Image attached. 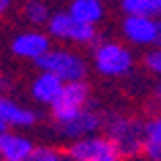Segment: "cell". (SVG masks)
I'll return each mask as SVG.
<instances>
[{"instance_id": "6da1fadb", "label": "cell", "mask_w": 161, "mask_h": 161, "mask_svg": "<svg viewBox=\"0 0 161 161\" xmlns=\"http://www.w3.org/2000/svg\"><path fill=\"white\" fill-rule=\"evenodd\" d=\"M105 136L115 144L121 159H130L142 153L147 142L144 124L130 115H111L107 119V134Z\"/></svg>"}, {"instance_id": "7a4b0ae2", "label": "cell", "mask_w": 161, "mask_h": 161, "mask_svg": "<svg viewBox=\"0 0 161 161\" xmlns=\"http://www.w3.org/2000/svg\"><path fill=\"white\" fill-rule=\"evenodd\" d=\"M36 65L40 67L42 71L54 73L57 78H61L65 84L82 82V80H86V73H88L86 61L78 53L63 50V48H53L40 61H36Z\"/></svg>"}, {"instance_id": "3957f363", "label": "cell", "mask_w": 161, "mask_h": 161, "mask_svg": "<svg viewBox=\"0 0 161 161\" xmlns=\"http://www.w3.org/2000/svg\"><path fill=\"white\" fill-rule=\"evenodd\" d=\"M69 161H121L119 151L107 136L94 134V136L73 140L65 149Z\"/></svg>"}, {"instance_id": "277c9868", "label": "cell", "mask_w": 161, "mask_h": 161, "mask_svg": "<svg viewBox=\"0 0 161 161\" xmlns=\"http://www.w3.org/2000/svg\"><path fill=\"white\" fill-rule=\"evenodd\" d=\"M134 61H132L130 50L117 42H103L94 50V67L101 75L107 78H121L132 69Z\"/></svg>"}, {"instance_id": "5b68a950", "label": "cell", "mask_w": 161, "mask_h": 161, "mask_svg": "<svg viewBox=\"0 0 161 161\" xmlns=\"http://www.w3.org/2000/svg\"><path fill=\"white\" fill-rule=\"evenodd\" d=\"M88 96H90V88L86 80L82 82H69L65 84L63 88V94L59 96V101L53 105V119L57 125L69 121L71 117L84 111L86 109V103H88Z\"/></svg>"}, {"instance_id": "8992f818", "label": "cell", "mask_w": 161, "mask_h": 161, "mask_svg": "<svg viewBox=\"0 0 161 161\" xmlns=\"http://www.w3.org/2000/svg\"><path fill=\"white\" fill-rule=\"evenodd\" d=\"M48 34L59 40H69L75 44H90L96 38V30L92 25H84L69 15V13H57L48 21Z\"/></svg>"}, {"instance_id": "52a82bcc", "label": "cell", "mask_w": 161, "mask_h": 161, "mask_svg": "<svg viewBox=\"0 0 161 161\" xmlns=\"http://www.w3.org/2000/svg\"><path fill=\"white\" fill-rule=\"evenodd\" d=\"M124 36L138 46H149L159 42L161 23L155 17H125L124 19Z\"/></svg>"}, {"instance_id": "ba28073f", "label": "cell", "mask_w": 161, "mask_h": 161, "mask_svg": "<svg viewBox=\"0 0 161 161\" xmlns=\"http://www.w3.org/2000/svg\"><path fill=\"white\" fill-rule=\"evenodd\" d=\"M101 115L96 113V111H92V109H84V111H80L75 117H71L69 121H65V124L59 125V132L61 136L67 138V140H82V138H88V136H94L96 130L101 128Z\"/></svg>"}, {"instance_id": "9c48e42d", "label": "cell", "mask_w": 161, "mask_h": 161, "mask_svg": "<svg viewBox=\"0 0 161 161\" xmlns=\"http://www.w3.org/2000/svg\"><path fill=\"white\" fill-rule=\"evenodd\" d=\"M11 48L17 57L31 59L36 63L46 53H50V40H48L46 34H40V31H23V34L15 36Z\"/></svg>"}, {"instance_id": "30bf717a", "label": "cell", "mask_w": 161, "mask_h": 161, "mask_svg": "<svg viewBox=\"0 0 161 161\" xmlns=\"http://www.w3.org/2000/svg\"><path fill=\"white\" fill-rule=\"evenodd\" d=\"M0 121L6 128H30L38 121V113L0 94Z\"/></svg>"}, {"instance_id": "8fae6325", "label": "cell", "mask_w": 161, "mask_h": 161, "mask_svg": "<svg viewBox=\"0 0 161 161\" xmlns=\"http://www.w3.org/2000/svg\"><path fill=\"white\" fill-rule=\"evenodd\" d=\"M63 88H65V82L61 78H57L54 73L42 71L34 82H31V96L36 98L42 105H48L53 107L54 103L59 101V96L63 94Z\"/></svg>"}, {"instance_id": "7c38bea8", "label": "cell", "mask_w": 161, "mask_h": 161, "mask_svg": "<svg viewBox=\"0 0 161 161\" xmlns=\"http://www.w3.org/2000/svg\"><path fill=\"white\" fill-rule=\"evenodd\" d=\"M36 151V144L31 142L23 134H15V132H4V140H2V161H27Z\"/></svg>"}, {"instance_id": "4fadbf2b", "label": "cell", "mask_w": 161, "mask_h": 161, "mask_svg": "<svg viewBox=\"0 0 161 161\" xmlns=\"http://www.w3.org/2000/svg\"><path fill=\"white\" fill-rule=\"evenodd\" d=\"M69 15L80 23L94 27L105 17V6L101 0H73L69 6Z\"/></svg>"}, {"instance_id": "5bb4252c", "label": "cell", "mask_w": 161, "mask_h": 161, "mask_svg": "<svg viewBox=\"0 0 161 161\" xmlns=\"http://www.w3.org/2000/svg\"><path fill=\"white\" fill-rule=\"evenodd\" d=\"M23 13H25V19H27L31 25H44V23L48 25V21H50L46 4L40 2V0H30V2L25 4Z\"/></svg>"}, {"instance_id": "9a60e30c", "label": "cell", "mask_w": 161, "mask_h": 161, "mask_svg": "<svg viewBox=\"0 0 161 161\" xmlns=\"http://www.w3.org/2000/svg\"><path fill=\"white\" fill-rule=\"evenodd\" d=\"M121 8L128 17H155L151 0H121Z\"/></svg>"}, {"instance_id": "2e32d148", "label": "cell", "mask_w": 161, "mask_h": 161, "mask_svg": "<svg viewBox=\"0 0 161 161\" xmlns=\"http://www.w3.org/2000/svg\"><path fill=\"white\" fill-rule=\"evenodd\" d=\"M27 161H69V157H67L65 151L57 149V147L40 144V147H36L34 155H31Z\"/></svg>"}, {"instance_id": "e0dca14e", "label": "cell", "mask_w": 161, "mask_h": 161, "mask_svg": "<svg viewBox=\"0 0 161 161\" xmlns=\"http://www.w3.org/2000/svg\"><path fill=\"white\" fill-rule=\"evenodd\" d=\"M144 130H147V140L161 144V113L153 115V117L144 124Z\"/></svg>"}, {"instance_id": "ac0fdd59", "label": "cell", "mask_w": 161, "mask_h": 161, "mask_svg": "<svg viewBox=\"0 0 161 161\" xmlns=\"http://www.w3.org/2000/svg\"><path fill=\"white\" fill-rule=\"evenodd\" d=\"M144 65L149 67V71H153L155 75L161 78V48L151 50V53L144 57Z\"/></svg>"}, {"instance_id": "d6986e66", "label": "cell", "mask_w": 161, "mask_h": 161, "mask_svg": "<svg viewBox=\"0 0 161 161\" xmlns=\"http://www.w3.org/2000/svg\"><path fill=\"white\" fill-rule=\"evenodd\" d=\"M142 155L147 161H161V144L147 140L144 142V149H142Z\"/></svg>"}, {"instance_id": "ffe728a7", "label": "cell", "mask_w": 161, "mask_h": 161, "mask_svg": "<svg viewBox=\"0 0 161 161\" xmlns=\"http://www.w3.org/2000/svg\"><path fill=\"white\" fill-rule=\"evenodd\" d=\"M8 6H11V0H0V15H2Z\"/></svg>"}, {"instance_id": "44dd1931", "label": "cell", "mask_w": 161, "mask_h": 161, "mask_svg": "<svg viewBox=\"0 0 161 161\" xmlns=\"http://www.w3.org/2000/svg\"><path fill=\"white\" fill-rule=\"evenodd\" d=\"M153 2V8H155V15H161V0H151Z\"/></svg>"}, {"instance_id": "7402d4cb", "label": "cell", "mask_w": 161, "mask_h": 161, "mask_svg": "<svg viewBox=\"0 0 161 161\" xmlns=\"http://www.w3.org/2000/svg\"><path fill=\"white\" fill-rule=\"evenodd\" d=\"M2 140H4V132H0V153H2Z\"/></svg>"}, {"instance_id": "603a6c76", "label": "cell", "mask_w": 161, "mask_h": 161, "mask_svg": "<svg viewBox=\"0 0 161 161\" xmlns=\"http://www.w3.org/2000/svg\"><path fill=\"white\" fill-rule=\"evenodd\" d=\"M6 130H8V128H6V125L2 124V121H0V132H6Z\"/></svg>"}, {"instance_id": "cb8c5ba5", "label": "cell", "mask_w": 161, "mask_h": 161, "mask_svg": "<svg viewBox=\"0 0 161 161\" xmlns=\"http://www.w3.org/2000/svg\"><path fill=\"white\" fill-rule=\"evenodd\" d=\"M157 44H159V48H161V31H159V42H157Z\"/></svg>"}, {"instance_id": "d4e9b609", "label": "cell", "mask_w": 161, "mask_h": 161, "mask_svg": "<svg viewBox=\"0 0 161 161\" xmlns=\"http://www.w3.org/2000/svg\"><path fill=\"white\" fill-rule=\"evenodd\" d=\"M0 161H2V159H0Z\"/></svg>"}]
</instances>
